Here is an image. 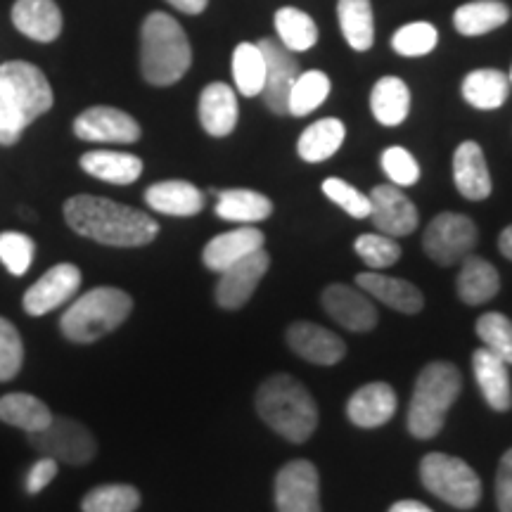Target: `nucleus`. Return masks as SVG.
I'll return each instance as SVG.
<instances>
[{
  "label": "nucleus",
  "mask_w": 512,
  "mask_h": 512,
  "mask_svg": "<svg viewBox=\"0 0 512 512\" xmlns=\"http://www.w3.org/2000/svg\"><path fill=\"white\" fill-rule=\"evenodd\" d=\"M64 219L81 238L107 247H143L159 233V223L145 211L95 195H76L67 200Z\"/></svg>",
  "instance_id": "1"
},
{
  "label": "nucleus",
  "mask_w": 512,
  "mask_h": 512,
  "mask_svg": "<svg viewBox=\"0 0 512 512\" xmlns=\"http://www.w3.org/2000/svg\"><path fill=\"white\" fill-rule=\"evenodd\" d=\"M53 107V88L34 64H0V145H15L29 124Z\"/></svg>",
  "instance_id": "2"
},
{
  "label": "nucleus",
  "mask_w": 512,
  "mask_h": 512,
  "mask_svg": "<svg viewBox=\"0 0 512 512\" xmlns=\"http://www.w3.org/2000/svg\"><path fill=\"white\" fill-rule=\"evenodd\" d=\"M256 413L280 437L304 444L318 427V408L309 389L292 375H273L256 392Z\"/></svg>",
  "instance_id": "3"
},
{
  "label": "nucleus",
  "mask_w": 512,
  "mask_h": 512,
  "mask_svg": "<svg viewBox=\"0 0 512 512\" xmlns=\"http://www.w3.org/2000/svg\"><path fill=\"white\" fill-rule=\"evenodd\" d=\"M192 64V48L181 24L166 12H152L140 29V69L152 86L181 81Z\"/></svg>",
  "instance_id": "4"
},
{
  "label": "nucleus",
  "mask_w": 512,
  "mask_h": 512,
  "mask_svg": "<svg viewBox=\"0 0 512 512\" xmlns=\"http://www.w3.org/2000/svg\"><path fill=\"white\" fill-rule=\"evenodd\" d=\"M463 389L460 370L448 361H432L422 368L408 406V432L415 439H432L444 430L446 413Z\"/></svg>",
  "instance_id": "5"
},
{
  "label": "nucleus",
  "mask_w": 512,
  "mask_h": 512,
  "mask_svg": "<svg viewBox=\"0 0 512 512\" xmlns=\"http://www.w3.org/2000/svg\"><path fill=\"white\" fill-rule=\"evenodd\" d=\"M133 299L119 287H95L62 313L60 330L69 342L91 344L110 335L131 316Z\"/></svg>",
  "instance_id": "6"
},
{
  "label": "nucleus",
  "mask_w": 512,
  "mask_h": 512,
  "mask_svg": "<svg viewBox=\"0 0 512 512\" xmlns=\"http://www.w3.org/2000/svg\"><path fill=\"white\" fill-rule=\"evenodd\" d=\"M420 479L425 489L453 508L470 510L482 498V482L465 460L446 453H427L420 463Z\"/></svg>",
  "instance_id": "7"
},
{
  "label": "nucleus",
  "mask_w": 512,
  "mask_h": 512,
  "mask_svg": "<svg viewBox=\"0 0 512 512\" xmlns=\"http://www.w3.org/2000/svg\"><path fill=\"white\" fill-rule=\"evenodd\" d=\"M29 444L43 456L67 465H86L98 453V444L88 427L72 418H53L46 430L29 434Z\"/></svg>",
  "instance_id": "8"
},
{
  "label": "nucleus",
  "mask_w": 512,
  "mask_h": 512,
  "mask_svg": "<svg viewBox=\"0 0 512 512\" xmlns=\"http://www.w3.org/2000/svg\"><path fill=\"white\" fill-rule=\"evenodd\" d=\"M477 245V226L456 211H444L437 219H432L422 238V249L434 264L453 266L460 264Z\"/></svg>",
  "instance_id": "9"
},
{
  "label": "nucleus",
  "mask_w": 512,
  "mask_h": 512,
  "mask_svg": "<svg viewBox=\"0 0 512 512\" xmlns=\"http://www.w3.org/2000/svg\"><path fill=\"white\" fill-rule=\"evenodd\" d=\"M275 508L278 512L320 510V479L309 460H290L275 477Z\"/></svg>",
  "instance_id": "10"
},
{
  "label": "nucleus",
  "mask_w": 512,
  "mask_h": 512,
  "mask_svg": "<svg viewBox=\"0 0 512 512\" xmlns=\"http://www.w3.org/2000/svg\"><path fill=\"white\" fill-rule=\"evenodd\" d=\"M259 48L266 60V83L261 98H264L268 110L283 117L287 114V98H290L292 83L302 72H299V64L290 50L275 38H261Z\"/></svg>",
  "instance_id": "11"
},
{
  "label": "nucleus",
  "mask_w": 512,
  "mask_h": 512,
  "mask_svg": "<svg viewBox=\"0 0 512 512\" xmlns=\"http://www.w3.org/2000/svg\"><path fill=\"white\" fill-rule=\"evenodd\" d=\"M268 268H271V256L264 249L226 268L221 273L219 283H216V302H219L221 309H242L252 299V294L256 292Z\"/></svg>",
  "instance_id": "12"
},
{
  "label": "nucleus",
  "mask_w": 512,
  "mask_h": 512,
  "mask_svg": "<svg viewBox=\"0 0 512 512\" xmlns=\"http://www.w3.org/2000/svg\"><path fill=\"white\" fill-rule=\"evenodd\" d=\"M370 219L382 235L406 238L418 228V209L396 185H377L370 192Z\"/></svg>",
  "instance_id": "13"
},
{
  "label": "nucleus",
  "mask_w": 512,
  "mask_h": 512,
  "mask_svg": "<svg viewBox=\"0 0 512 512\" xmlns=\"http://www.w3.org/2000/svg\"><path fill=\"white\" fill-rule=\"evenodd\" d=\"M74 133L88 143L131 145L140 140L138 121L117 107H91L79 114L74 121Z\"/></svg>",
  "instance_id": "14"
},
{
  "label": "nucleus",
  "mask_w": 512,
  "mask_h": 512,
  "mask_svg": "<svg viewBox=\"0 0 512 512\" xmlns=\"http://www.w3.org/2000/svg\"><path fill=\"white\" fill-rule=\"evenodd\" d=\"M81 271L74 264H57L24 294V311L29 316H46L60 309L79 292Z\"/></svg>",
  "instance_id": "15"
},
{
  "label": "nucleus",
  "mask_w": 512,
  "mask_h": 512,
  "mask_svg": "<svg viewBox=\"0 0 512 512\" xmlns=\"http://www.w3.org/2000/svg\"><path fill=\"white\" fill-rule=\"evenodd\" d=\"M287 347L294 354L302 356L304 361L316 363V366H335L347 354L342 337L335 332L323 328L318 323H309V320H297L287 328Z\"/></svg>",
  "instance_id": "16"
},
{
  "label": "nucleus",
  "mask_w": 512,
  "mask_h": 512,
  "mask_svg": "<svg viewBox=\"0 0 512 512\" xmlns=\"http://www.w3.org/2000/svg\"><path fill=\"white\" fill-rule=\"evenodd\" d=\"M320 302L335 323L351 332H370L377 325L375 304L370 302L366 292L354 290V287L342 283L325 287Z\"/></svg>",
  "instance_id": "17"
},
{
  "label": "nucleus",
  "mask_w": 512,
  "mask_h": 512,
  "mask_svg": "<svg viewBox=\"0 0 512 512\" xmlns=\"http://www.w3.org/2000/svg\"><path fill=\"white\" fill-rule=\"evenodd\" d=\"M264 233L254 226H242L235 230H228V233L216 235L214 240L207 242L202 252V261L209 271L223 273L238 261L247 259L249 254L264 249Z\"/></svg>",
  "instance_id": "18"
},
{
  "label": "nucleus",
  "mask_w": 512,
  "mask_h": 512,
  "mask_svg": "<svg viewBox=\"0 0 512 512\" xmlns=\"http://www.w3.org/2000/svg\"><path fill=\"white\" fill-rule=\"evenodd\" d=\"M396 413V392L387 382L363 384L351 394L347 403V415L356 427L363 430H375V427L387 425Z\"/></svg>",
  "instance_id": "19"
},
{
  "label": "nucleus",
  "mask_w": 512,
  "mask_h": 512,
  "mask_svg": "<svg viewBox=\"0 0 512 512\" xmlns=\"http://www.w3.org/2000/svg\"><path fill=\"white\" fill-rule=\"evenodd\" d=\"M453 181L465 200L482 202L491 195V174L484 150L475 140H465L453 155Z\"/></svg>",
  "instance_id": "20"
},
{
  "label": "nucleus",
  "mask_w": 512,
  "mask_h": 512,
  "mask_svg": "<svg viewBox=\"0 0 512 512\" xmlns=\"http://www.w3.org/2000/svg\"><path fill=\"white\" fill-rule=\"evenodd\" d=\"M356 285L358 290L366 292L368 297H375L377 302L387 304L389 309L408 313V316L418 313L422 309V304H425V297H422L418 287L408 283V280L392 278V275L368 271L356 275Z\"/></svg>",
  "instance_id": "21"
},
{
  "label": "nucleus",
  "mask_w": 512,
  "mask_h": 512,
  "mask_svg": "<svg viewBox=\"0 0 512 512\" xmlns=\"http://www.w3.org/2000/svg\"><path fill=\"white\" fill-rule=\"evenodd\" d=\"M472 370H475V380L479 384L484 401L498 413H505L512 408V387L508 363L489 349L482 347L472 354Z\"/></svg>",
  "instance_id": "22"
},
{
  "label": "nucleus",
  "mask_w": 512,
  "mask_h": 512,
  "mask_svg": "<svg viewBox=\"0 0 512 512\" xmlns=\"http://www.w3.org/2000/svg\"><path fill=\"white\" fill-rule=\"evenodd\" d=\"M12 24L31 41L50 43L62 31V12L55 0H17Z\"/></svg>",
  "instance_id": "23"
},
{
  "label": "nucleus",
  "mask_w": 512,
  "mask_h": 512,
  "mask_svg": "<svg viewBox=\"0 0 512 512\" xmlns=\"http://www.w3.org/2000/svg\"><path fill=\"white\" fill-rule=\"evenodd\" d=\"M202 128L214 138H226L238 126V95L226 83H209L200 95Z\"/></svg>",
  "instance_id": "24"
},
{
  "label": "nucleus",
  "mask_w": 512,
  "mask_h": 512,
  "mask_svg": "<svg viewBox=\"0 0 512 512\" xmlns=\"http://www.w3.org/2000/svg\"><path fill=\"white\" fill-rule=\"evenodd\" d=\"M456 287L458 297L465 304L479 306L491 302L498 290H501V275H498L496 266L489 264L482 256L467 254L463 259V266H460Z\"/></svg>",
  "instance_id": "25"
},
{
  "label": "nucleus",
  "mask_w": 512,
  "mask_h": 512,
  "mask_svg": "<svg viewBox=\"0 0 512 512\" xmlns=\"http://www.w3.org/2000/svg\"><path fill=\"white\" fill-rule=\"evenodd\" d=\"M147 207L166 216H195L204 209V195L188 181H162L145 192Z\"/></svg>",
  "instance_id": "26"
},
{
  "label": "nucleus",
  "mask_w": 512,
  "mask_h": 512,
  "mask_svg": "<svg viewBox=\"0 0 512 512\" xmlns=\"http://www.w3.org/2000/svg\"><path fill=\"white\" fill-rule=\"evenodd\" d=\"M81 169L98 181L114 185H131L143 174V162L136 155L114 150H93L81 157Z\"/></svg>",
  "instance_id": "27"
},
{
  "label": "nucleus",
  "mask_w": 512,
  "mask_h": 512,
  "mask_svg": "<svg viewBox=\"0 0 512 512\" xmlns=\"http://www.w3.org/2000/svg\"><path fill=\"white\" fill-rule=\"evenodd\" d=\"M216 214L223 221L240 223V226H254V223L266 221L273 214V202L256 190H223L219 192V200H216Z\"/></svg>",
  "instance_id": "28"
},
{
  "label": "nucleus",
  "mask_w": 512,
  "mask_h": 512,
  "mask_svg": "<svg viewBox=\"0 0 512 512\" xmlns=\"http://www.w3.org/2000/svg\"><path fill=\"white\" fill-rule=\"evenodd\" d=\"M370 110L382 126H399L411 110V91L399 76H384L370 93Z\"/></svg>",
  "instance_id": "29"
},
{
  "label": "nucleus",
  "mask_w": 512,
  "mask_h": 512,
  "mask_svg": "<svg viewBox=\"0 0 512 512\" xmlns=\"http://www.w3.org/2000/svg\"><path fill=\"white\" fill-rule=\"evenodd\" d=\"M510 19V8L501 0H475L460 5L453 15V27L463 36H484L489 31L501 29Z\"/></svg>",
  "instance_id": "30"
},
{
  "label": "nucleus",
  "mask_w": 512,
  "mask_h": 512,
  "mask_svg": "<svg viewBox=\"0 0 512 512\" xmlns=\"http://www.w3.org/2000/svg\"><path fill=\"white\" fill-rule=\"evenodd\" d=\"M344 138H347V128H344L342 121L335 117L318 119L316 124H311L302 133L297 143V152L309 164L325 162L342 147Z\"/></svg>",
  "instance_id": "31"
},
{
  "label": "nucleus",
  "mask_w": 512,
  "mask_h": 512,
  "mask_svg": "<svg viewBox=\"0 0 512 512\" xmlns=\"http://www.w3.org/2000/svg\"><path fill=\"white\" fill-rule=\"evenodd\" d=\"M337 17L347 43L358 53H366L375 43V19L370 0H339Z\"/></svg>",
  "instance_id": "32"
},
{
  "label": "nucleus",
  "mask_w": 512,
  "mask_h": 512,
  "mask_svg": "<svg viewBox=\"0 0 512 512\" xmlns=\"http://www.w3.org/2000/svg\"><path fill=\"white\" fill-rule=\"evenodd\" d=\"M510 79L498 69H477L463 81V98L477 110H498L508 100Z\"/></svg>",
  "instance_id": "33"
},
{
  "label": "nucleus",
  "mask_w": 512,
  "mask_h": 512,
  "mask_svg": "<svg viewBox=\"0 0 512 512\" xmlns=\"http://www.w3.org/2000/svg\"><path fill=\"white\" fill-rule=\"evenodd\" d=\"M0 420L27 434H34L46 430L53 420V413L46 403L31 394H5L0 399Z\"/></svg>",
  "instance_id": "34"
},
{
  "label": "nucleus",
  "mask_w": 512,
  "mask_h": 512,
  "mask_svg": "<svg viewBox=\"0 0 512 512\" xmlns=\"http://www.w3.org/2000/svg\"><path fill=\"white\" fill-rule=\"evenodd\" d=\"M233 79L240 95L256 98L264 91L266 60L259 43H240L233 53Z\"/></svg>",
  "instance_id": "35"
},
{
  "label": "nucleus",
  "mask_w": 512,
  "mask_h": 512,
  "mask_svg": "<svg viewBox=\"0 0 512 512\" xmlns=\"http://www.w3.org/2000/svg\"><path fill=\"white\" fill-rule=\"evenodd\" d=\"M275 31L290 53H306L318 43L316 22L297 8H280L275 12Z\"/></svg>",
  "instance_id": "36"
},
{
  "label": "nucleus",
  "mask_w": 512,
  "mask_h": 512,
  "mask_svg": "<svg viewBox=\"0 0 512 512\" xmlns=\"http://www.w3.org/2000/svg\"><path fill=\"white\" fill-rule=\"evenodd\" d=\"M332 83L328 74L311 69L297 76V81L292 83L290 98H287V114L292 117H306V114L316 112L325 100H328Z\"/></svg>",
  "instance_id": "37"
},
{
  "label": "nucleus",
  "mask_w": 512,
  "mask_h": 512,
  "mask_svg": "<svg viewBox=\"0 0 512 512\" xmlns=\"http://www.w3.org/2000/svg\"><path fill=\"white\" fill-rule=\"evenodd\" d=\"M140 505L138 489L128 484H105L88 491L83 498V512H136Z\"/></svg>",
  "instance_id": "38"
},
{
  "label": "nucleus",
  "mask_w": 512,
  "mask_h": 512,
  "mask_svg": "<svg viewBox=\"0 0 512 512\" xmlns=\"http://www.w3.org/2000/svg\"><path fill=\"white\" fill-rule=\"evenodd\" d=\"M477 337L482 339L484 347L503 358L508 366H512V320L503 313H484L475 325Z\"/></svg>",
  "instance_id": "39"
},
{
  "label": "nucleus",
  "mask_w": 512,
  "mask_h": 512,
  "mask_svg": "<svg viewBox=\"0 0 512 512\" xmlns=\"http://www.w3.org/2000/svg\"><path fill=\"white\" fill-rule=\"evenodd\" d=\"M354 249L363 259V264L373 268V271H382V268L394 266L401 256V247L396 238H389V235L382 233L361 235V238L354 242Z\"/></svg>",
  "instance_id": "40"
},
{
  "label": "nucleus",
  "mask_w": 512,
  "mask_h": 512,
  "mask_svg": "<svg viewBox=\"0 0 512 512\" xmlns=\"http://www.w3.org/2000/svg\"><path fill=\"white\" fill-rule=\"evenodd\" d=\"M439 34L430 22H413L396 31L392 48L403 57H422L437 48Z\"/></svg>",
  "instance_id": "41"
},
{
  "label": "nucleus",
  "mask_w": 512,
  "mask_h": 512,
  "mask_svg": "<svg viewBox=\"0 0 512 512\" xmlns=\"http://www.w3.org/2000/svg\"><path fill=\"white\" fill-rule=\"evenodd\" d=\"M36 245L29 235L5 230L0 233V261L12 275H24L34 264Z\"/></svg>",
  "instance_id": "42"
},
{
  "label": "nucleus",
  "mask_w": 512,
  "mask_h": 512,
  "mask_svg": "<svg viewBox=\"0 0 512 512\" xmlns=\"http://www.w3.org/2000/svg\"><path fill=\"white\" fill-rule=\"evenodd\" d=\"M323 195L337 204L339 209L347 211L354 219H366L370 216V197L356 190L354 185L342 181V178H328L323 181Z\"/></svg>",
  "instance_id": "43"
},
{
  "label": "nucleus",
  "mask_w": 512,
  "mask_h": 512,
  "mask_svg": "<svg viewBox=\"0 0 512 512\" xmlns=\"http://www.w3.org/2000/svg\"><path fill=\"white\" fill-rule=\"evenodd\" d=\"M22 337L10 320L0 318V382H8L22 370Z\"/></svg>",
  "instance_id": "44"
},
{
  "label": "nucleus",
  "mask_w": 512,
  "mask_h": 512,
  "mask_svg": "<svg viewBox=\"0 0 512 512\" xmlns=\"http://www.w3.org/2000/svg\"><path fill=\"white\" fill-rule=\"evenodd\" d=\"M382 169L396 188H408V185L418 183L420 178L418 162L403 147H389V150L382 152Z\"/></svg>",
  "instance_id": "45"
},
{
  "label": "nucleus",
  "mask_w": 512,
  "mask_h": 512,
  "mask_svg": "<svg viewBox=\"0 0 512 512\" xmlns=\"http://www.w3.org/2000/svg\"><path fill=\"white\" fill-rule=\"evenodd\" d=\"M496 503L501 512H512V448L501 458V465H498Z\"/></svg>",
  "instance_id": "46"
},
{
  "label": "nucleus",
  "mask_w": 512,
  "mask_h": 512,
  "mask_svg": "<svg viewBox=\"0 0 512 512\" xmlns=\"http://www.w3.org/2000/svg\"><path fill=\"white\" fill-rule=\"evenodd\" d=\"M55 477H57V460L50 456H43L41 460H36V463L31 465L27 475V491L29 494H38V491L46 489Z\"/></svg>",
  "instance_id": "47"
},
{
  "label": "nucleus",
  "mask_w": 512,
  "mask_h": 512,
  "mask_svg": "<svg viewBox=\"0 0 512 512\" xmlns=\"http://www.w3.org/2000/svg\"><path fill=\"white\" fill-rule=\"evenodd\" d=\"M169 5H174L176 10L185 12V15H200L207 8L209 0H166Z\"/></svg>",
  "instance_id": "48"
},
{
  "label": "nucleus",
  "mask_w": 512,
  "mask_h": 512,
  "mask_svg": "<svg viewBox=\"0 0 512 512\" xmlns=\"http://www.w3.org/2000/svg\"><path fill=\"white\" fill-rule=\"evenodd\" d=\"M389 512H434V510H430L425 503H420V501H399L389 508Z\"/></svg>",
  "instance_id": "49"
},
{
  "label": "nucleus",
  "mask_w": 512,
  "mask_h": 512,
  "mask_svg": "<svg viewBox=\"0 0 512 512\" xmlns=\"http://www.w3.org/2000/svg\"><path fill=\"white\" fill-rule=\"evenodd\" d=\"M498 249H501L505 259L512 261V226H508L501 233V238H498Z\"/></svg>",
  "instance_id": "50"
},
{
  "label": "nucleus",
  "mask_w": 512,
  "mask_h": 512,
  "mask_svg": "<svg viewBox=\"0 0 512 512\" xmlns=\"http://www.w3.org/2000/svg\"><path fill=\"white\" fill-rule=\"evenodd\" d=\"M508 79H510V83H512V69H510V76H508Z\"/></svg>",
  "instance_id": "51"
}]
</instances>
